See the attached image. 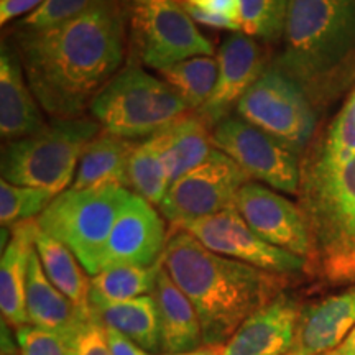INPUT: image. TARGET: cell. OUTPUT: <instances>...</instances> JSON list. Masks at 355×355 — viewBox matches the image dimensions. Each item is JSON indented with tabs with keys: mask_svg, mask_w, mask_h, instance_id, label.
<instances>
[{
	"mask_svg": "<svg viewBox=\"0 0 355 355\" xmlns=\"http://www.w3.org/2000/svg\"><path fill=\"white\" fill-rule=\"evenodd\" d=\"M2 355H17V354H2Z\"/></svg>",
	"mask_w": 355,
	"mask_h": 355,
	"instance_id": "7bdbcfd3",
	"label": "cell"
},
{
	"mask_svg": "<svg viewBox=\"0 0 355 355\" xmlns=\"http://www.w3.org/2000/svg\"><path fill=\"white\" fill-rule=\"evenodd\" d=\"M162 260L153 266L122 265L102 270L91 278L89 304L91 303H119L152 295Z\"/></svg>",
	"mask_w": 355,
	"mask_h": 355,
	"instance_id": "4316f807",
	"label": "cell"
},
{
	"mask_svg": "<svg viewBox=\"0 0 355 355\" xmlns=\"http://www.w3.org/2000/svg\"><path fill=\"white\" fill-rule=\"evenodd\" d=\"M135 146V141L102 130L87 145L71 188L84 189L102 184H121L127 188L128 162Z\"/></svg>",
	"mask_w": 355,
	"mask_h": 355,
	"instance_id": "603a6c76",
	"label": "cell"
},
{
	"mask_svg": "<svg viewBox=\"0 0 355 355\" xmlns=\"http://www.w3.org/2000/svg\"><path fill=\"white\" fill-rule=\"evenodd\" d=\"M168 355V354H162ZM175 355H220V345H201L199 349L189 350V352L175 354Z\"/></svg>",
	"mask_w": 355,
	"mask_h": 355,
	"instance_id": "ab89813d",
	"label": "cell"
},
{
	"mask_svg": "<svg viewBox=\"0 0 355 355\" xmlns=\"http://www.w3.org/2000/svg\"><path fill=\"white\" fill-rule=\"evenodd\" d=\"M35 250L42 261L44 273L53 285L64 296H68L78 308L84 311L91 309V304H89L91 279H87L81 268L83 265L79 263L71 248L38 229Z\"/></svg>",
	"mask_w": 355,
	"mask_h": 355,
	"instance_id": "d4e9b609",
	"label": "cell"
},
{
	"mask_svg": "<svg viewBox=\"0 0 355 355\" xmlns=\"http://www.w3.org/2000/svg\"><path fill=\"white\" fill-rule=\"evenodd\" d=\"M17 343L21 355H69L68 339L37 326L17 329Z\"/></svg>",
	"mask_w": 355,
	"mask_h": 355,
	"instance_id": "d6a6232c",
	"label": "cell"
},
{
	"mask_svg": "<svg viewBox=\"0 0 355 355\" xmlns=\"http://www.w3.org/2000/svg\"><path fill=\"white\" fill-rule=\"evenodd\" d=\"M132 2H133V7H135V6H145V3L155 2V0H132Z\"/></svg>",
	"mask_w": 355,
	"mask_h": 355,
	"instance_id": "60d3db41",
	"label": "cell"
},
{
	"mask_svg": "<svg viewBox=\"0 0 355 355\" xmlns=\"http://www.w3.org/2000/svg\"><path fill=\"white\" fill-rule=\"evenodd\" d=\"M38 220H24L10 227V239L2 248L0 263V311L2 321L20 329L28 326L26 275L38 234Z\"/></svg>",
	"mask_w": 355,
	"mask_h": 355,
	"instance_id": "ac0fdd59",
	"label": "cell"
},
{
	"mask_svg": "<svg viewBox=\"0 0 355 355\" xmlns=\"http://www.w3.org/2000/svg\"><path fill=\"white\" fill-rule=\"evenodd\" d=\"M44 127L37 97L15 56L2 48L0 55V133L7 141L33 135Z\"/></svg>",
	"mask_w": 355,
	"mask_h": 355,
	"instance_id": "ffe728a7",
	"label": "cell"
},
{
	"mask_svg": "<svg viewBox=\"0 0 355 355\" xmlns=\"http://www.w3.org/2000/svg\"><path fill=\"white\" fill-rule=\"evenodd\" d=\"M290 0H241L242 30L266 42L283 38Z\"/></svg>",
	"mask_w": 355,
	"mask_h": 355,
	"instance_id": "4dcf8cb0",
	"label": "cell"
},
{
	"mask_svg": "<svg viewBox=\"0 0 355 355\" xmlns=\"http://www.w3.org/2000/svg\"><path fill=\"white\" fill-rule=\"evenodd\" d=\"M237 114L295 155L304 152L316 128V114L308 96L273 66L245 92Z\"/></svg>",
	"mask_w": 355,
	"mask_h": 355,
	"instance_id": "ba28073f",
	"label": "cell"
},
{
	"mask_svg": "<svg viewBox=\"0 0 355 355\" xmlns=\"http://www.w3.org/2000/svg\"><path fill=\"white\" fill-rule=\"evenodd\" d=\"M191 6L201 7L204 10L217 13V15L225 17V19L232 20L242 28V10H241V0H193L189 2ZM188 6V3H186Z\"/></svg>",
	"mask_w": 355,
	"mask_h": 355,
	"instance_id": "e575fe53",
	"label": "cell"
},
{
	"mask_svg": "<svg viewBox=\"0 0 355 355\" xmlns=\"http://www.w3.org/2000/svg\"><path fill=\"white\" fill-rule=\"evenodd\" d=\"M298 196L313 272L329 285H355V155L336 166L301 170Z\"/></svg>",
	"mask_w": 355,
	"mask_h": 355,
	"instance_id": "277c9868",
	"label": "cell"
},
{
	"mask_svg": "<svg viewBox=\"0 0 355 355\" xmlns=\"http://www.w3.org/2000/svg\"><path fill=\"white\" fill-rule=\"evenodd\" d=\"M104 2L105 0H43L33 12H30L20 21L19 28L30 30V32L51 28V26L76 19Z\"/></svg>",
	"mask_w": 355,
	"mask_h": 355,
	"instance_id": "1f68e13d",
	"label": "cell"
},
{
	"mask_svg": "<svg viewBox=\"0 0 355 355\" xmlns=\"http://www.w3.org/2000/svg\"><path fill=\"white\" fill-rule=\"evenodd\" d=\"M184 8L186 12H188V15L193 19L194 21H199V24L202 25H207V26H212V28H224V30H242L241 26L237 24H234L232 20L225 19V17L222 15H217V13H212V12H207L204 10L201 7H196V6H181Z\"/></svg>",
	"mask_w": 355,
	"mask_h": 355,
	"instance_id": "d590c367",
	"label": "cell"
},
{
	"mask_svg": "<svg viewBox=\"0 0 355 355\" xmlns=\"http://www.w3.org/2000/svg\"><path fill=\"white\" fill-rule=\"evenodd\" d=\"M91 316L105 329L121 332L141 349L162 354L158 308L152 295L119 303H91Z\"/></svg>",
	"mask_w": 355,
	"mask_h": 355,
	"instance_id": "7402d4cb",
	"label": "cell"
},
{
	"mask_svg": "<svg viewBox=\"0 0 355 355\" xmlns=\"http://www.w3.org/2000/svg\"><path fill=\"white\" fill-rule=\"evenodd\" d=\"M19 50L26 81L43 110L56 121L78 119L122 64L121 2L105 0L51 28L21 30Z\"/></svg>",
	"mask_w": 355,
	"mask_h": 355,
	"instance_id": "6da1fadb",
	"label": "cell"
},
{
	"mask_svg": "<svg viewBox=\"0 0 355 355\" xmlns=\"http://www.w3.org/2000/svg\"><path fill=\"white\" fill-rule=\"evenodd\" d=\"M326 355H355V326L352 327V331L349 332L343 343L337 345L336 349H332L331 352H327Z\"/></svg>",
	"mask_w": 355,
	"mask_h": 355,
	"instance_id": "f35d334b",
	"label": "cell"
},
{
	"mask_svg": "<svg viewBox=\"0 0 355 355\" xmlns=\"http://www.w3.org/2000/svg\"><path fill=\"white\" fill-rule=\"evenodd\" d=\"M132 21L141 60L157 71L189 58L212 56L214 53L212 43L202 37L188 12L173 0L135 6Z\"/></svg>",
	"mask_w": 355,
	"mask_h": 355,
	"instance_id": "8fae6325",
	"label": "cell"
},
{
	"mask_svg": "<svg viewBox=\"0 0 355 355\" xmlns=\"http://www.w3.org/2000/svg\"><path fill=\"white\" fill-rule=\"evenodd\" d=\"M130 193L121 184L68 188L38 217L40 230L69 247L83 268L96 277L102 252Z\"/></svg>",
	"mask_w": 355,
	"mask_h": 355,
	"instance_id": "52a82bcc",
	"label": "cell"
},
{
	"mask_svg": "<svg viewBox=\"0 0 355 355\" xmlns=\"http://www.w3.org/2000/svg\"><path fill=\"white\" fill-rule=\"evenodd\" d=\"M235 207L250 229L272 245L306 261L311 257L308 224L300 206L266 186L248 181L239 191Z\"/></svg>",
	"mask_w": 355,
	"mask_h": 355,
	"instance_id": "4fadbf2b",
	"label": "cell"
},
{
	"mask_svg": "<svg viewBox=\"0 0 355 355\" xmlns=\"http://www.w3.org/2000/svg\"><path fill=\"white\" fill-rule=\"evenodd\" d=\"M58 196L50 189L17 186L0 181V222L2 227H12L24 220H32L40 217L43 211Z\"/></svg>",
	"mask_w": 355,
	"mask_h": 355,
	"instance_id": "f546056e",
	"label": "cell"
},
{
	"mask_svg": "<svg viewBox=\"0 0 355 355\" xmlns=\"http://www.w3.org/2000/svg\"><path fill=\"white\" fill-rule=\"evenodd\" d=\"M42 2L43 0H0V24L6 25L24 13L33 12Z\"/></svg>",
	"mask_w": 355,
	"mask_h": 355,
	"instance_id": "8d00e7d4",
	"label": "cell"
},
{
	"mask_svg": "<svg viewBox=\"0 0 355 355\" xmlns=\"http://www.w3.org/2000/svg\"><path fill=\"white\" fill-rule=\"evenodd\" d=\"M214 148L232 158L250 180L261 181L286 194H298L301 165L298 155L242 117L224 119L212 132Z\"/></svg>",
	"mask_w": 355,
	"mask_h": 355,
	"instance_id": "30bf717a",
	"label": "cell"
},
{
	"mask_svg": "<svg viewBox=\"0 0 355 355\" xmlns=\"http://www.w3.org/2000/svg\"><path fill=\"white\" fill-rule=\"evenodd\" d=\"M68 339L69 355H112L105 327L89 316Z\"/></svg>",
	"mask_w": 355,
	"mask_h": 355,
	"instance_id": "836d02e7",
	"label": "cell"
},
{
	"mask_svg": "<svg viewBox=\"0 0 355 355\" xmlns=\"http://www.w3.org/2000/svg\"><path fill=\"white\" fill-rule=\"evenodd\" d=\"M250 178L232 158L214 148L201 165L170 184L159 204L171 229L235 207L239 191Z\"/></svg>",
	"mask_w": 355,
	"mask_h": 355,
	"instance_id": "9c48e42d",
	"label": "cell"
},
{
	"mask_svg": "<svg viewBox=\"0 0 355 355\" xmlns=\"http://www.w3.org/2000/svg\"><path fill=\"white\" fill-rule=\"evenodd\" d=\"M188 110L186 102L162 78L139 66L115 74L91 105L102 130L132 141L165 130Z\"/></svg>",
	"mask_w": 355,
	"mask_h": 355,
	"instance_id": "8992f818",
	"label": "cell"
},
{
	"mask_svg": "<svg viewBox=\"0 0 355 355\" xmlns=\"http://www.w3.org/2000/svg\"><path fill=\"white\" fill-rule=\"evenodd\" d=\"M273 68L311 104L339 94L355 76V0H290Z\"/></svg>",
	"mask_w": 355,
	"mask_h": 355,
	"instance_id": "3957f363",
	"label": "cell"
},
{
	"mask_svg": "<svg viewBox=\"0 0 355 355\" xmlns=\"http://www.w3.org/2000/svg\"><path fill=\"white\" fill-rule=\"evenodd\" d=\"M209 125L198 114H186L163 130L165 165L170 183L201 165L214 150Z\"/></svg>",
	"mask_w": 355,
	"mask_h": 355,
	"instance_id": "cb8c5ba5",
	"label": "cell"
},
{
	"mask_svg": "<svg viewBox=\"0 0 355 355\" xmlns=\"http://www.w3.org/2000/svg\"><path fill=\"white\" fill-rule=\"evenodd\" d=\"M26 313L32 326L69 337L91 316V309L78 308L44 273L37 250L32 252L26 275Z\"/></svg>",
	"mask_w": 355,
	"mask_h": 355,
	"instance_id": "44dd1931",
	"label": "cell"
},
{
	"mask_svg": "<svg viewBox=\"0 0 355 355\" xmlns=\"http://www.w3.org/2000/svg\"><path fill=\"white\" fill-rule=\"evenodd\" d=\"M176 229L186 230L214 254L257 266L265 272L293 275L303 272L308 266V261L301 257L260 239L250 229L237 207L186 222Z\"/></svg>",
	"mask_w": 355,
	"mask_h": 355,
	"instance_id": "7c38bea8",
	"label": "cell"
},
{
	"mask_svg": "<svg viewBox=\"0 0 355 355\" xmlns=\"http://www.w3.org/2000/svg\"><path fill=\"white\" fill-rule=\"evenodd\" d=\"M105 334H107L109 347L112 350V355H150L146 354L145 349H141L140 345L132 343L130 339H127L121 332L114 329H105Z\"/></svg>",
	"mask_w": 355,
	"mask_h": 355,
	"instance_id": "74e56055",
	"label": "cell"
},
{
	"mask_svg": "<svg viewBox=\"0 0 355 355\" xmlns=\"http://www.w3.org/2000/svg\"><path fill=\"white\" fill-rule=\"evenodd\" d=\"M355 326V285L301 309L295 340L285 355H321L336 349Z\"/></svg>",
	"mask_w": 355,
	"mask_h": 355,
	"instance_id": "e0dca14e",
	"label": "cell"
},
{
	"mask_svg": "<svg viewBox=\"0 0 355 355\" xmlns=\"http://www.w3.org/2000/svg\"><path fill=\"white\" fill-rule=\"evenodd\" d=\"M165 135L163 130L137 144L128 162V184L137 196L152 206H159L170 189V176L165 165Z\"/></svg>",
	"mask_w": 355,
	"mask_h": 355,
	"instance_id": "484cf974",
	"label": "cell"
},
{
	"mask_svg": "<svg viewBox=\"0 0 355 355\" xmlns=\"http://www.w3.org/2000/svg\"><path fill=\"white\" fill-rule=\"evenodd\" d=\"M99 128L92 119H58L33 135L7 141L2 150V180L61 194L73 184L79 162Z\"/></svg>",
	"mask_w": 355,
	"mask_h": 355,
	"instance_id": "5b68a950",
	"label": "cell"
},
{
	"mask_svg": "<svg viewBox=\"0 0 355 355\" xmlns=\"http://www.w3.org/2000/svg\"><path fill=\"white\" fill-rule=\"evenodd\" d=\"M166 242L165 222L157 209L144 198L130 193L102 252L101 272L122 265H157Z\"/></svg>",
	"mask_w": 355,
	"mask_h": 355,
	"instance_id": "5bb4252c",
	"label": "cell"
},
{
	"mask_svg": "<svg viewBox=\"0 0 355 355\" xmlns=\"http://www.w3.org/2000/svg\"><path fill=\"white\" fill-rule=\"evenodd\" d=\"M219 74L211 99L198 110V115L209 127H216L230 117L245 92L263 73L260 46L252 37L243 33L229 35L217 53Z\"/></svg>",
	"mask_w": 355,
	"mask_h": 355,
	"instance_id": "9a60e30c",
	"label": "cell"
},
{
	"mask_svg": "<svg viewBox=\"0 0 355 355\" xmlns=\"http://www.w3.org/2000/svg\"><path fill=\"white\" fill-rule=\"evenodd\" d=\"M159 78L198 112L214 92L219 64L211 56H194L158 71Z\"/></svg>",
	"mask_w": 355,
	"mask_h": 355,
	"instance_id": "83f0119b",
	"label": "cell"
},
{
	"mask_svg": "<svg viewBox=\"0 0 355 355\" xmlns=\"http://www.w3.org/2000/svg\"><path fill=\"white\" fill-rule=\"evenodd\" d=\"M162 263L196 308L204 345H224L285 285L283 275L214 254L181 229L171 230Z\"/></svg>",
	"mask_w": 355,
	"mask_h": 355,
	"instance_id": "7a4b0ae2",
	"label": "cell"
},
{
	"mask_svg": "<svg viewBox=\"0 0 355 355\" xmlns=\"http://www.w3.org/2000/svg\"><path fill=\"white\" fill-rule=\"evenodd\" d=\"M300 314L298 301L279 293L220 345V355H285L295 340Z\"/></svg>",
	"mask_w": 355,
	"mask_h": 355,
	"instance_id": "2e32d148",
	"label": "cell"
},
{
	"mask_svg": "<svg viewBox=\"0 0 355 355\" xmlns=\"http://www.w3.org/2000/svg\"><path fill=\"white\" fill-rule=\"evenodd\" d=\"M355 155V91L336 115L314 153L308 155L301 170L336 166Z\"/></svg>",
	"mask_w": 355,
	"mask_h": 355,
	"instance_id": "f1b7e54d",
	"label": "cell"
},
{
	"mask_svg": "<svg viewBox=\"0 0 355 355\" xmlns=\"http://www.w3.org/2000/svg\"><path fill=\"white\" fill-rule=\"evenodd\" d=\"M152 296L158 308L162 354L175 355L201 347L204 344L202 327L196 308L175 285L163 263L158 270Z\"/></svg>",
	"mask_w": 355,
	"mask_h": 355,
	"instance_id": "d6986e66",
	"label": "cell"
},
{
	"mask_svg": "<svg viewBox=\"0 0 355 355\" xmlns=\"http://www.w3.org/2000/svg\"><path fill=\"white\" fill-rule=\"evenodd\" d=\"M173 2H176V3H180V6H186V3H189V2H193V0H173Z\"/></svg>",
	"mask_w": 355,
	"mask_h": 355,
	"instance_id": "b9f144b4",
	"label": "cell"
}]
</instances>
